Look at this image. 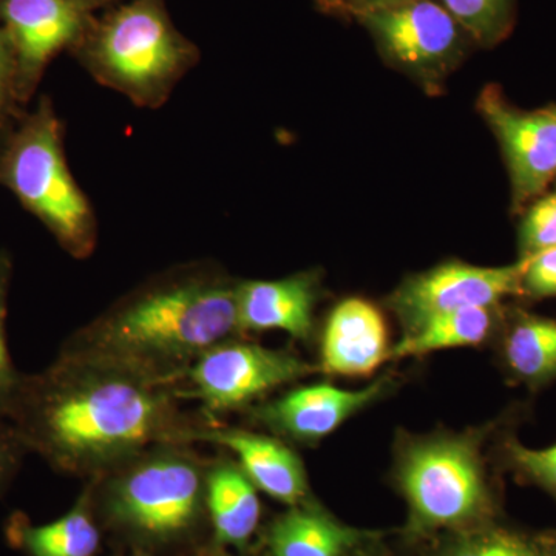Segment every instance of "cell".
I'll use <instances>...</instances> for the list:
<instances>
[{"label": "cell", "mask_w": 556, "mask_h": 556, "mask_svg": "<svg viewBox=\"0 0 556 556\" xmlns=\"http://www.w3.org/2000/svg\"><path fill=\"white\" fill-rule=\"evenodd\" d=\"M179 399V387L60 354L24 375L7 422L28 453L91 479L155 445L189 444L203 420L186 415Z\"/></svg>", "instance_id": "6da1fadb"}, {"label": "cell", "mask_w": 556, "mask_h": 556, "mask_svg": "<svg viewBox=\"0 0 556 556\" xmlns=\"http://www.w3.org/2000/svg\"><path fill=\"white\" fill-rule=\"evenodd\" d=\"M236 285L211 260L149 277L73 332L60 354L181 387L212 346L239 338Z\"/></svg>", "instance_id": "7a4b0ae2"}, {"label": "cell", "mask_w": 556, "mask_h": 556, "mask_svg": "<svg viewBox=\"0 0 556 556\" xmlns=\"http://www.w3.org/2000/svg\"><path fill=\"white\" fill-rule=\"evenodd\" d=\"M0 185L50 230L72 257L98 243V219L65 159L62 124L49 98L13 131L0 153Z\"/></svg>", "instance_id": "3957f363"}, {"label": "cell", "mask_w": 556, "mask_h": 556, "mask_svg": "<svg viewBox=\"0 0 556 556\" xmlns=\"http://www.w3.org/2000/svg\"><path fill=\"white\" fill-rule=\"evenodd\" d=\"M190 445H155L91 478L110 521L159 543L186 535L206 507L211 466Z\"/></svg>", "instance_id": "277c9868"}, {"label": "cell", "mask_w": 556, "mask_h": 556, "mask_svg": "<svg viewBox=\"0 0 556 556\" xmlns=\"http://www.w3.org/2000/svg\"><path fill=\"white\" fill-rule=\"evenodd\" d=\"M195 58L159 0H137L102 22L87 49L86 64L101 86L138 108L159 109Z\"/></svg>", "instance_id": "5b68a950"}, {"label": "cell", "mask_w": 556, "mask_h": 556, "mask_svg": "<svg viewBox=\"0 0 556 556\" xmlns=\"http://www.w3.org/2000/svg\"><path fill=\"white\" fill-rule=\"evenodd\" d=\"M399 482L417 529L470 525L489 510L484 470L467 438H433L405 448Z\"/></svg>", "instance_id": "8992f818"}, {"label": "cell", "mask_w": 556, "mask_h": 556, "mask_svg": "<svg viewBox=\"0 0 556 556\" xmlns=\"http://www.w3.org/2000/svg\"><path fill=\"white\" fill-rule=\"evenodd\" d=\"M239 338L217 343L193 364L179 387L181 397L197 399L207 413L233 412L313 372L295 354Z\"/></svg>", "instance_id": "52a82bcc"}, {"label": "cell", "mask_w": 556, "mask_h": 556, "mask_svg": "<svg viewBox=\"0 0 556 556\" xmlns=\"http://www.w3.org/2000/svg\"><path fill=\"white\" fill-rule=\"evenodd\" d=\"M527 265L529 257L503 268H479L460 262L444 263L402 285L393 298V308L407 332L439 314L492 308L508 295L525 294L522 278Z\"/></svg>", "instance_id": "ba28073f"}, {"label": "cell", "mask_w": 556, "mask_h": 556, "mask_svg": "<svg viewBox=\"0 0 556 556\" xmlns=\"http://www.w3.org/2000/svg\"><path fill=\"white\" fill-rule=\"evenodd\" d=\"M478 109L503 146L515 206H525L556 177V108L522 112L490 86L479 97Z\"/></svg>", "instance_id": "9c48e42d"}, {"label": "cell", "mask_w": 556, "mask_h": 556, "mask_svg": "<svg viewBox=\"0 0 556 556\" xmlns=\"http://www.w3.org/2000/svg\"><path fill=\"white\" fill-rule=\"evenodd\" d=\"M388 56L419 78L434 80L456 61L460 25L433 0L358 14Z\"/></svg>", "instance_id": "30bf717a"}, {"label": "cell", "mask_w": 556, "mask_h": 556, "mask_svg": "<svg viewBox=\"0 0 556 556\" xmlns=\"http://www.w3.org/2000/svg\"><path fill=\"white\" fill-rule=\"evenodd\" d=\"M17 67L20 100L35 90L51 58L79 38L84 0H3L0 7Z\"/></svg>", "instance_id": "8fae6325"}, {"label": "cell", "mask_w": 556, "mask_h": 556, "mask_svg": "<svg viewBox=\"0 0 556 556\" xmlns=\"http://www.w3.org/2000/svg\"><path fill=\"white\" fill-rule=\"evenodd\" d=\"M189 444L219 445L239 457V466L252 484L280 503L298 506L308 492V479L300 457L277 439L203 422L188 438Z\"/></svg>", "instance_id": "7c38bea8"}, {"label": "cell", "mask_w": 556, "mask_h": 556, "mask_svg": "<svg viewBox=\"0 0 556 556\" xmlns=\"http://www.w3.org/2000/svg\"><path fill=\"white\" fill-rule=\"evenodd\" d=\"M387 379L361 391L313 386L289 391L283 397L255 409V417L270 430L300 442H316L338 430L340 424L380 396Z\"/></svg>", "instance_id": "4fadbf2b"}, {"label": "cell", "mask_w": 556, "mask_h": 556, "mask_svg": "<svg viewBox=\"0 0 556 556\" xmlns=\"http://www.w3.org/2000/svg\"><path fill=\"white\" fill-rule=\"evenodd\" d=\"M317 277L300 273L280 280L237 281V324L240 334L281 329L294 339L313 332Z\"/></svg>", "instance_id": "5bb4252c"}, {"label": "cell", "mask_w": 556, "mask_h": 556, "mask_svg": "<svg viewBox=\"0 0 556 556\" xmlns=\"http://www.w3.org/2000/svg\"><path fill=\"white\" fill-rule=\"evenodd\" d=\"M386 318L364 299L343 300L325 325L321 365L339 376L371 375L390 356Z\"/></svg>", "instance_id": "9a60e30c"}, {"label": "cell", "mask_w": 556, "mask_h": 556, "mask_svg": "<svg viewBox=\"0 0 556 556\" xmlns=\"http://www.w3.org/2000/svg\"><path fill=\"white\" fill-rule=\"evenodd\" d=\"M206 507L218 543L243 544L257 529L260 500L257 486L239 464L211 463L206 477Z\"/></svg>", "instance_id": "2e32d148"}, {"label": "cell", "mask_w": 556, "mask_h": 556, "mask_svg": "<svg viewBox=\"0 0 556 556\" xmlns=\"http://www.w3.org/2000/svg\"><path fill=\"white\" fill-rule=\"evenodd\" d=\"M90 504L89 485L76 506L56 521L31 526L22 517L13 518L7 529L9 541L28 556H93L101 535Z\"/></svg>", "instance_id": "e0dca14e"}, {"label": "cell", "mask_w": 556, "mask_h": 556, "mask_svg": "<svg viewBox=\"0 0 556 556\" xmlns=\"http://www.w3.org/2000/svg\"><path fill=\"white\" fill-rule=\"evenodd\" d=\"M357 538L320 511L292 508L270 527L269 547L276 556H343Z\"/></svg>", "instance_id": "ac0fdd59"}, {"label": "cell", "mask_w": 556, "mask_h": 556, "mask_svg": "<svg viewBox=\"0 0 556 556\" xmlns=\"http://www.w3.org/2000/svg\"><path fill=\"white\" fill-rule=\"evenodd\" d=\"M492 328L489 308L452 311L428 318L420 327L407 332L401 342L390 350L393 361L424 356L448 348L479 345Z\"/></svg>", "instance_id": "d6986e66"}, {"label": "cell", "mask_w": 556, "mask_h": 556, "mask_svg": "<svg viewBox=\"0 0 556 556\" xmlns=\"http://www.w3.org/2000/svg\"><path fill=\"white\" fill-rule=\"evenodd\" d=\"M508 365L525 379L556 378V321L527 317L519 320L506 342Z\"/></svg>", "instance_id": "ffe728a7"}, {"label": "cell", "mask_w": 556, "mask_h": 556, "mask_svg": "<svg viewBox=\"0 0 556 556\" xmlns=\"http://www.w3.org/2000/svg\"><path fill=\"white\" fill-rule=\"evenodd\" d=\"M457 24L479 42L495 40L507 24L510 0H441Z\"/></svg>", "instance_id": "44dd1931"}, {"label": "cell", "mask_w": 556, "mask_h": 556, "mask_svg": "<svg viewBox=\"0 0 556 556\" xmlns=\"http://www.w3.org/2000/svg\"><path fill=\"white\" fill-rule=\"evenodd\" d=\"M13 260L9 251H0V420L9 419L11 408L16 401L24 375L17 371L11 361L7 343L5 321L9 313V294Z\"/></svg>", "instance_id": "7402d4cb"}, {"label": "cell", "mask_w": 556, "mask_h": 556, "mask_svg": "<svg viewBox=\"0 0 556 556\" xmlns=\"http://www.w3.org/2000/svg\"><path fill=\"white\" fill-rule=\"evenodd\" d=\"M442 556H544L532 541L504 532L490 530L463 538Z\"/></svg>", "instance_id": "603a6c76"}, {"label": "cell", "mask_w": 556, "mask_h": 556, "mask_svg": "<svg viewBox=\"0 0 556 556\" xmlns=\"http://www.w3.org/2000/svg\"><path fill=\"white\" fill-rule=\"evenodd\" d=\"M552 248H556V192L538 200L521 226L522 257Z\"/></svg>", "instance_id": "cb8c5ba5"}, {"label": "cell", "mask_w": 556, "mask_h": 556, "mask_svg": "<svg viewBox=\"0 0 556 556\" xmlns=\"http://www.w3.org/2000/svg\"><path fill=\"white\" fill-rule=\"evenodd\" d=\"M507 448L518 468L556 493V444L544 450H530L511 442Z\"/></svg>", "instance_id": "d4e9b609"}, {"label": "cell", "mask_w": 556, "mask_h": 556, "mask_svg": "<svg viewBox=\"0 0 556 556\" xmlns=\"http://www.w3.org/2000/svg\"><path fill=\"white\" fill-rule=\"evenodd\" d=\"M522 288L533 298H556V248L529 255Z\"/></svg>", "instance_id": "484cf974"}, {"label": "cell", "mask_w": 556, "mask_h": 556, "mask_svg": "<svg viewBox=\"0 0 556 556\" xmlns=\"http://www.w3.org/2000/svg\"><path fill=\"white\" fill-rule=\"evenodd\" d=\"M20 100L17 67L9 36L0 31V126L10 115L13 104Z\"/></svg>", "instance_id": "4316f807"}, {"label": "cell", "mask_w": 556, "mask_h": 556, "mask_svg": "<svg viewBox=\"0 0 556 556\" xmlns=\"http://www.w3.org/2000/svg\"><path fill=\"white\" fill-rule=\"evenodd\" d=\"M27 448L7 420H0V495L20 471Z\"/></svg>", "instance_id": "83f0119b"}, {"label": "cell", "mask_w": 556, "mask_h": 556, "mask_svg": "<svg viewBox=\"0 0 556 556\" xmlns=\"http://www.w3.org/2000/svg\"><path fill=\"white\" fill-rule=\"evenodd\" d=\"M357 14L368 13V11H378L394 9V7L405 5V3L415 2V0H345Z\"/></svg>", "instance_id": "f1b7e54d"}]
</instances>
